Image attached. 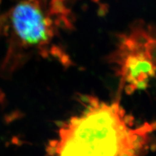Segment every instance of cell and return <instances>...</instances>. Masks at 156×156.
Wrapping results in <instances>:
<instances>
[{"label": "cell", "instance_id": "3957f363", "mask_svg": "<svg viewBox=\"0 0 156 156\" xmlns=\"http://www.w3.org/2000/svg\"><path fill=\"white\" fill-rule=\"evenodd\" d=\"M119 82L127 94L146 89L156 78V27L135 23L119 36L109 58Z\"/></svg>", "mask_w": 156, "mask_h": 156}, {"label": "cell", "instance_id": "6da1fadb", "mask_svg": "<svg viewBox=\"0 0 156 156\" xmlns=\"http://www.w3.org/2000/svg\"><path fill=\"white\" fill-rule=\"evenodd\" d=\"M83 108L58 127L46 146L48 156H144L156 120L136 125L119 100L86 96Z\"/></svg>", "mask_w": 156, "mask_h": 156}, {"label": "cell", "instance_id": "277c9868", "mask_svg": "<svg viewBox=\"0 0 156 156\" xmlns=\"http://www.w3.org/2000/svg\"><path fill=\"white\" fill-rule=\"evenodd\" d=\"M93 1H94V2H99L100 0H93Z\"/></svg>", "mask_w": 156, "mask_h": 156}, {"label": "cell", "instance_id": "7a4b0ae2", "mask_svg": "<svg viewBox=\"0 0 156 156\" xmlns=\"http://www.w3.org/2000/svg\"><path fill=\"white\" fill-rule=\"evenodd\" d=\"M66 2L0 0V38L6 46L0 76L10 78L34 57L72 65L60 41L62 32L74 26Z\"/></svg>", "mask_w": 156, "mask_h": 156}]
</instances>
